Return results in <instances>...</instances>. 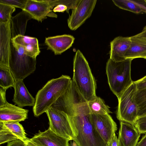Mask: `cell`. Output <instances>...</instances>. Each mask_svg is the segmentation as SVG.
I'll return each instance as SVG.
<instances>
[{
    "instance_id": "obj_1",
    "label": "cell",
    "mask_w": 146,
    "mask_h": 146,
    "mask_svg": "<svg viewBox=\"0 0 146 146\" xmlns=\"http://www.w3.org/2000/svg\"><path fill=\"white\" fill-rule=\"evenodd\" d=\"M90 113L87 102L68 115L77 135L73 141L78 146H107L92 123Z\"/></svg>"
},
{
    "instance_id": "obj_2",
    "label": "cell",
    "mask_w": 146,
    "mask_h": 146,
    "mask_svg": "<svg viewBox=\"0 0 146 146\" xmlns=\"http://www.w3.org/2000/svg\"><path fill=\"white\" fill-rule=\"evenodd\" d=\"M72 80L67 75L48 81L37 92L33 108L34 116L38 117L50 108L69 88Z\"/></svg>"
},
{
    "instance_id": "obj_3",
    "label": "cell",
    "mask_w": 146,
    "mask_h": 146,
    "mask_svg": "<svg viewBox=\"0 0 146 146\" xmlns=\"http://www.w3.org/2000/svg\"><path fill=\"white\" fill-rule=\"evenodd\" d=\"M72 80L79 91L87 102L97 97L96 84L95 78L88 62L78 49L74 57Z\"/></svg>"
},
{
    "instance_id": "obj_4",
    "label": "cell",
    "mask_w": 146,
    "mask_h": 146,
    "mask_svg": "<svg viewBox=\"0 0 146 146\" xmlns=\"http://www.w3.org/2000/svg\"><path fill=\"white\" fill-rule=\"evenodd\" d=\"M132 60L127 59L117 62L109 58L107 62L106 70L108 83L111 90L118 99L133 82L131 75Z\"/></svg>"
},
{
    "instance_id": "obj_5",
    "label": "cell",
    "mask_w": 146,
    "mask_h": 146,
    "mask_svg": "<svg viewBox=\"0 0 146 146\" xmlns=\"http://www.w3.org/2000/svg\"><path fill=\"white\" fill-rule=\"evenodd\" d=\"M11 45L9 68L15 81L23 80L35 71L36 59L27 55L21 45L11 41Z\"/></svg>"
},
{
    "instance_id": "obj_6",
    "label": "cell",
    "mask_w": 146,
    "mask_h": 146,
    "mask_svg": "<svg viewBox=\"0 0 146 146\" xmlns=\"http://www.w3.org/2000/svg\"><path fill=\"white\" fill-rule=\"evenodd\" d=\"M137 90L133 83L118 99V104L116 113L117 119L134 125L137 119L138 108L135 97Z\"/></svg>"
},
{
    "instance_id": "obj_7",
    "label": "cell",
    "mask_w": 146,
    "mask_h": 146,
    "mask_svg": "<svg viewBox=\"0 0 146 146\" xmlns=\"http://www.w3.org/2000/svg\"><path fill=\"white\" fill-rule=\"evenodd\" d=\"M49 120V128L56 134L69 141L77 136L68 116L63 111L51 106L45 112Z\"/></svg>"
},
{
    "instance_id": "obj_8",
    "label": "cell",
    "mask_w": 146,
    "mask_h": 146,
    "mask_svg": "<svg viewBox=\"0 0 146 146\" xmlns=\"http://www.w3.org/2000/svg\"><path fill=\"white\" fill-rule=\"evenodd\" d=\"M86 102L72 79L66 91L51 106L67 114L79 105Z\"/></svg>"
},
{
    "instance_id": "obj_9",
    "label": "cell",
    "mask_w": 146,
    "mask_h": 146,
    "mask_svg": "<svg viewBox=\"0 0 146 146\" xmlns=\"http://www.w3.org/2000/svg\"><path fill=\"white\" fill-rule=\"evenodd\" d=\"M96 0H80L76 7L72 10L67 20L70 30L75 31L91 16L95 7Z\"/></svg>"
},
{
    "instance_id": "obj_10",
    "label": "cell",
    "mask_w": 146,
    "mask_h": 146,
    "mask_svg": "<svg viewBox=\"0 0 146 146\" xmlns=\"http://www.w3.org/2000/svg\"><path fill=\"white\" fill-rule=\"evenodd\" d=\"M91 122L103 140L108 143L117 130L116 123L109 114L90 113Z\"/></svg>"
},
{
    "instance_id": "obj_11",
    "label": "cell",
    "mask_w": 146,
    "mask_h": 146,
    "mask_svg": "<svg viewBox=\"0 0 146 146\" xmlns=\"http://www.w3.org/2000/svg\"><path fill=\"white\" fill-rule=\"evenodd\" d=\"M11 39V19L0 22V68H9Z\"/></svg>"
},
{
    "instance_id": "obj_12",
    "label": "cell",
    "mask_w": 146,
    "mask_h": 146,
    "mask_svg": "<svg viewBox=\"0 0 146 146\" xmlns=\"http://www.w3.org/2000/svg\"><path fill=\"white\" fill-rule=\"evenodd\" d=\"M29 14L33 19L42 22L47 16L57 18V15L53 13L48 0H27L23 10Z\"/></svg>"
},
{
    "instance_id": "obj_13",
    "label": "cell",
    "mask_w": 146,
    "mask_h": 146,
    "mask_svg": "<svg viewBox=\"0 0 146 146\" xmlns=\"http://www.w3.org/2000/svg\"><path fill=\"white\" fill-rule=\"evenodd\" d=\"M30 139L38 146H69V141L54 133L49 128L39 131Z\"/></svg>"
},
{
    "instance_id": "obj_14",
    "label": "cell",
    "mask_w": 146,
    "mask_h": 146,
    "mask_svg": "<svg viewBox=\"0 0 146 146\" xmlns=\"http://www.w3.org/2000/svg\"><path fill=\"white\" fill-rule=\"evenodd\" d=\"M140 135L134 125L120 121L118 139L121 146H136Z\"/></svg>"
},
{
    "instance_id": "obj_15",
    "label": "cell",
    "mask_w": 146,
    "mask_h": 146,
    "mask_svg": "<svg viewBox=\"0 0 146 146\" xmlns=\"http://www.w3.org/2000/svg\"><path fill=\"white\" fill-rule=\"evenodd\" d=\"M74 40L73 36L64 34L46 38L45 43L55 55H60L72 46Z\"/></svg>"
},
{
    "instance_id": "obj_16",
    "label": "cell",
    "mask_w": 146,
    "mask_h": 146,
    "mask_svg": "<svg viewBox=\"0 0 146 146\" xmlns=\"http://www.w3.org/2000/svg\"><path fill=\"white\" fill-rule=\"evenodd\" d=\"M131 44L130 37L119 36L115 38L110 43V59L117 62L126 60L125 55Z\"/></svg>"
},
{
    "instance_id": "obj_17",
    "label": "cell",
    "mask_w": 146,
    "mask_h": 146,
    "mask_svg": "<svg viewBox=\"0 0 146 146\" xmlns=\"http://www.w3.org/2000/svg\"><path fill=\"white\" fill-rule=\"evenodd\" d=\"M29 110L7 102L0 107V122H20L27 118Z\"/></svg>"
},
{
    "instance_id": "obj_18",
    "label": "cell",
    "mask_w": 146,
    "mask_h": 146,
    "mask_svg": "<svg viewBox=\"0 0 146 146\" xmlns=\"http://www.w3.org/2000/svg\"><path fill=\"white\" fill-rule=\"evenodd\" d=\"M15 93L13 102L17 106L22 108L26 106H33L35 99L28 91L23 80L15 81L13 87Z\"/></svg>"
},
{
    "instance_id": "obj_19",
    "label": "cell",
    "mask_w": 146,
    "mask_h": 146,
    "mask_svg": "<svg viewBox=\"0 0 146 146\" xmlns=\"http://www.w3.org/2000/svg\"><path fill=\"white\" fill-rule=\"evenodd\" d=\"M130 39L131 44L125 54V59H146V38L137 34L130 36Z\"/></svg>"
},
{
    "instance_id": "obj_20",
    "label": "cell",
    "mask_w": 146,
    "mask_h": 146,
    "mask_svg": "<svg viewBox=\"0 0 146 146\" xmlns=\"http://www.w3.org/2000/svg\"><path fill=\"white\" fill-rule=\"evenodd\" d=\"M11 41L22 46L25 54L33 58L36 59L40 52L38 41L36 38L18 35L11 38Z\"/></svg>"
},
{
    "instance_id": "obj_21",
    "label": "cell",
    "mask_w": 146,
    "mask_h": 146,
    "mask_svg": "<svg viewBox=\"0 0 146 146\" xmlns=\"http://www.w3.org/2000/svg\"><path fill=\"white\" fill-rule=\"evenodd\" d=\"M33 19L32 16L24 10L22 11L11 19V38L18 35L25 36L28 21Z\"/></svg>"
},
{
    "instance_id": "obj_22",
    "label": "cell",
    "mask_w": 146,
    "mask_h": 146,
    "mask_svg": "<svg viewBox=\"0 0 146 146\" xmlns=\"http://www.w3.org/2000/svg\"><path fill=\"white\" fill-rule=\"evenodd\" d=\"M88 104L91 113L106 115L112 113L109 106L105 104L101 98L97 96L88 102Z\"/></svg>"
},
{
    "instance_id": "obj_23",
    "label": "cell",
    "mask_w": 146,
    "mask_h": 146,
    "mask_svg": "<svg viewBox=\"0 0 146 146\" xmlns=\"http://www.w3.org/2000/svg\"><path fill=\"white\" fill-rule=\"evenodd\" d=\"M0 123L9 130L19 139L24 141L27 138L23 127L19 122H0Z\"/></svg>"
},
{
    "instance_id": "obj_24",
    "label": "cell",
    "mask_w": 146,
    "mask_h": 146,
    "mask_svg": "<svg viewBox=\"0 0 146 146\" xmlns=\"http://www.w3.org/2000/svg\"><path fill=\"white\" fill-rule=\"evenodd\" d=\"M15 78L9 68H0V86L7 90L13 87Z\"/></svg>"
},
{
    "instance_id": "obj_25",
    "label": "cell",
    "mask_w": 146,
    "mask_h": 146,
    "mask_svg": "<svg viewBox=\"0 0 146 146\" xmlns=\"http://www.w3.org/2000/svg\"><path fill=\"white\" fill-rule=\"evenodd\" d=\"M135 99L138 108L137 118L146 115V88L137 90Z\"/></svg>"
},
{
    "instance_id": "obj_26",
    "label": "cell",
    "mask_w": 146,
    "mask_h": 146,
    "mask_svg": "<svg viewBox=\"0 0 146 146\" xmlns=\"http://www.w3.org/2000/svg\"><path fill=\"white\" fill-rule=\"evenodd\" d=\"M114 4L119 8L136 14L143 13L140 7L132 0H112Z\"/></svg>"
},
{
    "instance_id": "obj_27",
    "label": "cell",
    "mask_w": 146,
    "mask_h": 146,
    "mask_svg": "<svg viewBox=\"0 0 146 146\" xmlns=\"http://www.w3.org/2000/svg\"><path fill=\"white\" fill-rule=\"evenodd\" d=\"M15 10V7L0 2V22H6L10 20Z\"/></svg>"
},
{
    "instance_id": "obj_28",
    "label": "cell",
    "mask_w": 146,
    "mask_h": 146,
    "mask_svg": "<svg viewBox=\"0 0 146 146\" xmlns=\"http://www.w3.org/2000/svg\"><path fill=\"white\" fill-rule=\"evenodd\" d=\"M18 138L0 123V144L14 141Z\"/></svg>"
},
{
    "instance_id": "obj_29",
    "label": "cell",
    "mask_w": 146,
    "mask_h": 146,
    "mask_svg": "<svg viewBox=\"0 0 146 146\" xmlns=\"http://www.w3.org/2000/svg\"><path fill=\"white\" fill-rule=\"evenodd\" d=\"M80 0H48L51 8L52 9L54 7L58 5H63L66 6L68 8L66 12L69 13L70 9H74L76 7Z\"/></svg>"
},
{
    "instance_id": "obj_30",
    "label": "cell",
    "mask_w": 146,
    "mask_h": 146,
    "mask_svg": "<svg viewBox=\"0 0 146 146\" xmlns=\"http://www.w3.org/2000/svg\"><path fill=\"white\" fill-rule=\"evenodd\" d=\"M134 126L141 134L146 133V115L137 118Z\"/></svg>"
},
{
    "instance_id": "obj_31",
    "label": "cell",
    "mask_w": 146,
    "mask_h": 146,
    "mask_svg": "<svg viewBox=\"0 0 146 146\" xmlns=\"http://www.w3.org/2000/svg\"><path fill=\"white\" fill-rule=\"evenodd\" d=\"M27 0H0V2L21 9L23 10Z\"/></svg>"
},
{
    "instance_id": "obj_32",
    "label": "cell",
    "mask_w": 146,
    "mask_h": 146,
    "mask_svg": "<svg viewBox=\"0 0 146 146\" xmlns=\"http://www.w3.org/2000/svg\"><path fill=\"white\" fill-rule=\"evenodd\" d=\"M133 82L136 85L137 90L146 88V75Z\"/></svg>"
},
{
    "instance_id": "obj_33",
    "label": "cell",
    "mask_w": 146,
    "mask_h": 146,
    "mask_svg": "<svg viewBox=\"0 0 146 146\" xmlns=\"http://www.w3.org/2000/svg\"><path fill=\"white\" fill-rule=\"evenodd\" d=\"M6 89L1 87L0 88V107L5 105L7 102L6 98Z\"/></svg>"
},
{
    "instance_id": "obj_34",
    "label": "cell",
    "mask_w": 146,
    "mask_h": 146,
    "mask_svg": "<svg viewBox=\"0 0 146 146\" xmlns=\"http://www.w3.org/2000/svg\"><path fill=\"white\" fill-rule=\"evenodd\" d=\"M132 1L140 7L143 13L146 14V1L145 0H132Z\"/></svg>"
},
{
    "instance_id": "obj_35",
    "label": "cell",
    "mask_w": 146,
    "mask_h": 146,
    "mask_svg": "<svg viewBox=\"0 0 146 146\" xmlns=\"http://www.w3.org/2000/svg\"><path fill=\"white\" fill-rule=\"evenodd\" d=\"M107 146H121L115 133L108 143Z\"/></svg>"
},
{
    "instance_id": "obj_36",
    "label": "cell",
    "mask_w": 146,
    "mask_h": 146,
    "mask_svg": "<svg viewBox=\"0 0 146 146\" xmlns=\"http://www.w3.org/2000/svg\"><path fill=\"white\" fill-rule=\"evenodd\" d=\"M24 141L17 139L8 143L6 146H25Z\"/></svg>"
},
{
    "instance_id": "obj_37",
    "label": "cell",
    "mask_w": 146,
    "mask_h": 146,
    "mask_svg": "<svg viewBox=\"0 0 146 146\" xmlns=\"http://www.w3.org/2000/svg\"><path fill=\"white\" fill-rule=\"evenodd\" d=\"M67 7L63 5H58L55 6L53 9V11L54 12H64L65 11L67 12Z\"/></svg>"
},
{
    "instance_id": "obj_38",
    "label": "cell",
    "mask_w": 146,
    "mask_h": 146,
    "mask_svg": "<svg viewBox=\"0 0 146 146\" xmlns=\"http://www.w3.org/2000/svg\"><path fill=\"white\" fill-rule=\"evenodd\" d=\"M136 146H146V134L138 142Z\"/></svg>"
},
{
    "instance_id": "obj_39",
    "label": "cell",
    "mask_w": 146,
    "mask_h": 146,
    "mask_svg": "<svg viewBox=\"0 0 146 146\" xmlns=\"http://www.w3.org/2000/svg\"><path fill=\"white\" fill-rule=\"evenodd\" d=\"M25 143V146H38L35 143L32 141L30 139L27 138L24 141Z\"/></svg>"
},
{
    "instance_id": "obj_40",
    "label": "cell",
    "mask_w": 146,
    "mask_h": 146,
    "mask_svg": "<svg viewBox=\"0 0 146 146\" xmlns=\"http://www.w3.org/2000/svg\"><path fill=\"white\" fill-rule=\"evenodd\" d=\"M137 35L139 36L144 37L146 38V26L144 28L141 32L137 34Z\"/></svg>"
},
{
    "instance_id": "obj_41",
    "label": "cell",
    "mask_w": 146,
    "mask_h": 146,
    "mask_svg": "<svg viewBox=\"0 0 146 146\" xmlns=\"http://www.w3.org/2000/svg\"><path fill=\"white\" fill-rule=\"evenodd\" d=\"M69 146H78L76 143L74 141H70Z\"/></svg>"
}]
</instances>
